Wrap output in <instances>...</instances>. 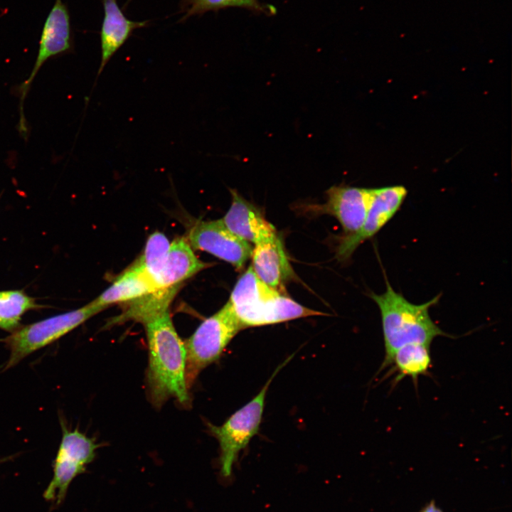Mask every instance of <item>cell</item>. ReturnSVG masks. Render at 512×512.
<instances>
[{"mask_svg":"<svg viewBox=\"0 0 512 512\" xmlns=\"http://www.w3.org/2000/svg\"><path fill=\"white\" fill-rule=\"evenodd\" d=\"M171 242L160 232L152 233L148 238L144 252L137 260L156 286ZM158 288V287H157Z\"/></svg>","mask_w":512,"mask_h":512,"instance_id":"7402d4cb","label":"cell"},{"mask_svg":"<svg viewBox=\"0 0 512 512\" xmlns=\"http://www.w3.org/2000/svg\"><path fill=\"white\" fill-rule=\"evenodd\" d=\"M229 7H240L256 14L267 16L275 14L276 9L272 5L264 4L258 0H183L181 21L192 16L201 15L210 11Z\"/></svg>","mask_w":512,"mask_h":512,"instance_id":"ffe728a7","label":"cell"},{"mask_svg":"<svg viewBox=\"0 0 512 512\" xmlns=\"http://www.w3.org/2000/svg\"><path fill=\"white\" fill-rule=\"evenodd\" d=\"M177 290L178 287L160 289L127 302L124 311L119 315L110 319L105 326L122 324L129 320L144 324L169 310V306Z\"/></svg>","mask_w":512,"mask_h":512,"instance_id":"2e32d148","label":"cell"},{"mask_svg":"<svg viewBox=\"0 0 512 512\" xmlns=\"http://www.w3.org/2000/svg\"><path fill=\"white\" fill-rule=\"evenodd\" d=\"M41 308L44 306L22 290L0 291V329L12 332L26 311Z\"/></svg>","mask_w":512,"mask_h":512,"instance_id":"ac0fdd59","label":"cell"},{"mask_svg":"<svg viewBox=\"0 0 512 512\" xmlns=\"http://www.w3.org/2000/svg\"><path fill=\"white\" fill-rule=\"evenodd\" d=\"M407 194L403 186L374 188L373 198L361 229L351 235H343L336 248L339 260L348 259L360 245L377 234L400 208Z\"/></svg>","mask_w":512,"mask_h":512,"instance_id":"ba28073f","label":"cell"},{"mask_svg":"<svg viewBox=\"0 0 512 512\" xmlns=\"http://www.w3.org/2000/svg\"><path fill=\"white\" fill-rule=\"evenodd\" d=\"M250 265L257 277L283 293L287 282L295 277L279 235L255 245Z\"/></svg>","mask_w":512,"mask_h":512,"instance_id":"7c38bea8","label":"cell"},{"mask_svg":"<svg viewBox=\"0 0 512 512\" xmlns=\"http://www.w3.org/2000/svg\"><path fill=\"white\" fill-rule=\"evenodd\" d=\"M242 329L244 328L229 301L199 325L184 342L188 388L203 369L219 359L230 341Z\"/></svg>","mask_w":512,"mask_h":512,"instance_id":"277c9868","label":"cell"},{"mask_svg":"<svg viewBox=\"0 0 512 512\" xmlns=\"http://www.w3.org/2000/svg\"><path fill=\"white\" fill-rule=\"evenodd\" d=\"M228 301L244 329L329 315L304 306L268 286L257 277L251 266L237 281Z\"/></svg>","mask_w":512,"mask_h":512,"instance_id":"3957f363","label":"cell"},{"mask_svg":"<svg viewBox=\"0 0 512 512\" xmlns=\"http://www.w3.org/2000/svg\"><path fill=\"white\" fill-rule=\"evenodd\" d=\"M193 250L184 238H177L171 242L156 282L159 289L178 287L183 281L213 265L201 261Z\"/></svg>","mask_w":512,"mask_h":512,"instance_id":"4fadbf2b","label":"cell"},{"mask_svg":"<svg viewBox=\"0 0 512 512\" xmlns=\"http://www.w3.org/2000/svg\"><path fill=\"white\" fill-rule=\"evenodd\" d=\"M104 17L100 33L101 60L97 75L132 32L144 27L146 21L129 20L119 7L117 0H103Z\"/></svg>","mask_w":512,"mask_h":512,"instance_id":"5bb4252c","label":"cell"},{"mask_svg":"<svg viewBox=\"0 0 512 512\" xmlns=\"http://www.w3.org/2000/svg\"><path fill=\"white\" fill-rule=\"evenodd\" d=\"M420 512H443L442 510L438 507L434 500H431L427 503Z\"/></svg>","mask_w":512,"mask_h":512,"instance_id":"603a6c76","label":"cell"},{"mask_svg":"<svg viewBox=\"0 0 512 512\" xmlns=\"http://www.w3.org/2000/svg\"><path fill=\"white\" fill-rule=\"evenodd\" d=\"M70 20L63 0H55L44 23L38 54L29 77L18 87L20 95L19 129H26L23 115V101L31 83L42 65L50 58L61 54L71 48Z\"/></svg>","mask_w":512,"mask_h":512,"instance_id":"9c48e42d","label":"cell"},{"mask_svg":"<svg viewBox=\"0 0 512 512\" xmlns=\"http://www.w3.org/2000/svg\"><path fill=\"white\" fill-rule=\"evenodd\" d=\"M326 201L311 206V211L334 216L340 223L343 235H351L362 227L370 206L374 188L334 186L326 191Z\"/></svg>","mask_w":512,"mask_h":512,"instance_id":"30bf717a","label":"cell"},{"mask_svg":"<svg viewBox=\"0 0 512 512\" xmlns=\"http://www.w3.org/2000/svg\"><path fill=\"white\" fill-rule=\"evenodd\" d=\"M158 290L160 289L137 261L91 302L102 311L111 304L127 303Z\"/></svg>","mask_w":512,"mask_h":512,"instance_id":"9a60e30c","label":"cell"},{"mask_svg":"<svg viewBox=\"0 0 512 512\" xmlns=\"http://www.w3.org/2000/svg\"><path fill=\"white\" fill-rule=\"evenodd\" d=\"M429 345L412 343L399 348L393 354L391 372L397 373L394 382L398 383L405 377H410L415 383L420 375H425L431 366Z\"/></svg>","mask_w":512,"mask_h":512,"instance_id":"e0dca14e","label":"cell"},{"mask_svg":"<svg viewBox=\"0 0 512 512\" xmlns=\"http://www.w3.org/2000/svg\"><path fill=\"white\" fill-rule=\"evenodd\" d=\"M292 356L293 355L276 368L256 396L233 413L222 425L216 426L208 423L210 432L219 442L220 462L223 476H230L238 454L257 433L269 386L277 373Z\"/></svg>","mask_w":512,"mask_h":512,"instance_id":"8992f818","label":"cell"},{"mask_svg":"<svg viewBox=\"0 0 512 512\" xmlns=\"http://www.w3.org/2000/svg\"><path fill=\"white\" fill-rule=\"evenodd\" d=\"M85 469V466L57 452L53 462V476L43 493L44 498L46 501H55L56 505L60 504L72 481L79 474L84 473Z\"/></svg>","mask_w":512,"mask_h":512,"instance_id":"d6986e66","label":"cell"},{"mask_svg":"<svg viewBox=\"0 0 512 512\" xmlns=\"http://www.w3.org/2000/svg\"><path fill=\"white\" fill-rule=\"evenodd\" d=\"M186 240L193 249L207 252L238 270L243 269L253 250L250 242L230 232L220 219L195 222Z\"/></svg>","mask_w":512,"mask_h":512,"instance_id":"52a82bcc","label":"cell"},{"mask_svg":"<svg viewBox=\"0 0 512 512\" xmlns=\"http://www.w3.org/2000/svg\"><path fill=\"white\" fill-rule=\"evenodd\" d=\"M385 284L383 293L369 294L381 316L385 346L381 370L390 366L394 353L401 346L412 343L430 346L436 337L448 336L432 321L429 313L430 308L438 303L439 295L415 304L395 291L387 279Z\"/></svg>","mask_w":512,"mask_h":512,"instance_id":"7a4b0ae2","label":"cell"},{"mask_svg":"<svg viewBox=\"0 0 512 512\" xmlns=\"http://www.w3.org/2000/svg\"><path fill=\"white\" fill-rule=\"evenodd\" d=\"M100 311L101 310L90 302L82 308L19 326L1 340L10 351L4 370L57 341Z\"/></svg>","mask_w":512,"mask_h":512,"instance_id":"5b68a950","label":"cell"},{"mask_svg":"<svg viewBox=\"0 0 512 512\" xmlns=\"http://www.w3.org/2000/svg\"><path fill=\"white\" fill-rule=\"evenodd\" d=\"M144 325L149 349L147 388L150 400L157 407L169 398L187 404L189 395L186 380V348L169 310Z\"/></svg>","mask_w":512,"mask_h":512,"instance_id":"6da1fadb","label":"cell"},{"mask_svg":"<svg viewBox=\"0 0 512 512\" xmlns=\"http://www.w3.org/2000/svg\"><path fill=\"white\" fill-rule=\"evenodd\" d=\"M11 458V457H7V458L0 459V464L6 462V461L8 460V459H10Z\"/></svg>","mask_w":512,"mask_h":512,"instance_id":"cb8c5ba5","label":"cell"},{"mask_svg":"<svg viewBox=\"0 0 512 512\" xmlns=\"http://www.w3.org/2000/svg\"><path fill=\"white\" fill-rule=\"evenodd\" d=\"M230 206L221 221L233 234L255 245L277 235L275 228L266 220L261 210L230 188Z\"/></svg>","mask_w":512,"mask_h":512,"instance_id":"8fae6325","label":"cell"},{"mask_svg":"<svg viewBox=\"0 0 512 512\" xmlns=\"http://www.w3.org/2000/svg\"><path fill=\"white\" fill-rule=\"evenodd\" d=\"M62 429V439L58 448L61 452L80 464L86 466L92 462L95 457V451L99 447L93 439L77 429L70 430L63 422L60 421Z\"/></svg>","mask_w":512,"mask_h":512,"instance_id":"44dd1931","label":"cell"}]
</instances>
